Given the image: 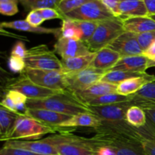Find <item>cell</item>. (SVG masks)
<instances>
[{
	"mask_svg": "<svg viewBox=\"0 0 155 155\" xmlns=\"http://www.w3.org/2000/svg\"><path fill=\"white\" fill-rule=\"evenodd\" d=\"M155 67V60H148V68H154Z\"/></svg>",
	"mask_w": 155,
	"mask_h": 155,
	"instance_id": "c3c4849f",
	"label": "cell"
},
{
	"mask_svg": "<svg viewBox=\"0 0 155 155\" xmlns=\"http://www.w3.org/2000/svg\"><path fill=\"white\" fill-rule=\"evenodd\" d=\"M76 24L78 26L80 30L82 32V42H85L90 39L93 33H95L97 28L98 22L97 21H78V20H74Z\"/></svg>",
	"mask_w": 155,
	"mask_h": 155,
	"instance_id": "1f68e13d",
	"label": "cell"
},
{
	"mask_svg": "<svg viewBox=\"0 0 155 155\" xmlns=\"http://www.w3.org/2000/svg\"><path fill=\"white\" fill-rule=\"evenodd\" d=\"M151 18H152L153 20H154V21H155V15H153V16H151Z\"/></svg>",
	"mask_w": 155,
	"mask_h": 155,
	"instance_id": "f907efd6",
	"label": "cell"
},
{
	"mask_svg": "<svg viewBox=\"0 0 155 155\" xmlns=\"http://www.w3.org/2000/svg\"><path fill=\"white\" fill-rule=\"evenodd\" d=\"M125 31L136 34L155 31V21L151 17H134L121 20Z\"/></svg>",
	"mask_w": 155,
	"mask_h": 155,
	"instance_id": "ffe728a7",
	"label": "cell"
},
{
	"mask_svg": "<svg viewBox=\"0 0 155 155\" xmlns=\"http://www.w3.org/2000/svg\"><path fill=\"white\" fill-rule=\"evenodd\" d=\"M148 16L143 0H121L118 8V18L120 20L134 17Z\"/></svg>",
	"mask_w": 155,
	"mask_h": 155,
	"instance_id": "ac0fdd59",
	"label": "cell"
},
{
	"mask_svg": "<svg viewBox=\"0 0 155 155\" xmlns=\"http://www.w3.org/2000/svg\"><path fill=\"white\" fill-rule=\"evenodd\" d=\"M132 99H133L132 95L126 96V95H120L116 92V93L107 94V95L89 100L85 104L87 106H102L120 102H125V101H131Z\"/></svg>",
	"mask_w": 155,
	"mask_h": 155,
	"instance_id": "484cf974",
	"label": "cell"
},
{
	"mask_svg": "<svg viewBox=\"0 0 155 155\" xmlns=\"http://www.w3.org/2000/svg\"><path fill=\"white\" fill-rule=\"evenodd\" d=\"M89 140L95 147L107 146L111 148L116 155H147L141 142L126 138L111 137L95 134Z\"/></svg>",
	"mask_w": 155,
	"mask_h": 155,
	"instance_id": "8992f818",
	"label": "cell"
},
{
	"mask_svg": "<svg viewBox=\"0 0 155 155\" xmlns=\"http://www.w3.org/2000/svg\"><path fill=\"white\" fill-rule=\"evenodd\" d=\"M138 42L143 51L148 49L151 44L155 42V31L146 32V33L137 34Z\"/></svg>",
	"mask_w": 155,
	"mask_h": 155,
	"instance_id": "d590c367",
	"label": "cell"
},
{
	"mask_svg": "<svg viewBox=\"0 0 155 155\" xmlns=\"http://www.w3.org/2000/svg\"><path fill=\"white\" fill-rule=\"evenodd\" d=\"M27 108H40L74 116L81 113H92L89 107L71 92H64L51 97L39 99L28 98Z\"/></svg>",
	"mask_w": 155,
	"mask_h": 155,
	"instance_id": "6da1fadb",
	"label": "cell"
},
{
	"mask_svg": "<svg viewBox=\"0 0 155 155\" xmlns=\"http://www.w3.org/2000/svg\"><path fill=\"white\" fill-rule=\"evenodd\" d=\"M101 120L99 117L92 113H81L73 116L69 120L62 124L60 127L67 128H76V127H89L94 130L99 127Z\"/></svg>",
	"mask_w": 155,
	"mask_h": 155,
	"instance_id": "cb8c5ba5",
	"label": "cell"
},
{
	"mask_svg": "<svg viewBox=\"0 0 155 155\" xmlns=\"http://www.w3.org/2000/svg\"><path fill=\"white\" fill-rule=\"evenodd\" d=\"M147 73H138V72H127V71H110L105 74V75L102 77L101 81L106 82V83H112V84L118 85L121 82L130 78L133 77H144L148 75Z\"/></svg>",
	"mask_w": 155,
	"mask_h": 155,
	"instance_id": "83f0119b",
	"label": "cell"
},
{
	"mask_svg": "<svg viewBox=\"0 0 155 155\" xmlns=\"http://www.w3.org/2000/svg\"><path fill=\"white\" fill-rule=\"evenodd\" d=\"M45 139L54 145L58 155H95V149L89 138H83L69 133H59Z\"/></svg>",
	"mask_w": 155,
	"mask_h": 155,
	"instance_id": "3957f363",
	"label": "cell"
},
{
	"mask_svg": "<svg viewBox=\"0 0 155 155\" xmlns=\"http://www.w3.org/2000/svg\"><path fill=\"white\" fill-rule=\"evenodd\" d=\"M18 3L16 2H1L0 3V12L2 15L12 16L18 12Z\"/></svg>",
	"mask_w": 155,
	"mask_h": 155,
	"instance_id": "f35d334b",
	"label": "cell"
},
{
	"mask_svg": "<svg viewBox=\"0 0 155 155\" xmlns=\"http://www.w3.org/2000/svg\"><path fill=\"white\" fill-rule=\"evenodd\" d=\"M54 51L61 57V59L71 58L90 54L87 45L81 40H76L61 36L54 45Z\"/></svg>",
	"mask_w": 155,
	"mask_h": 155,
	"instance_id": "4fadbf2b",
	"label": "cell"
},
{
	"mask_svg": "<svg viewBox=\"0 0 155 155\" xmlns=\"http://www.w3.org/2000/svg\"><path fill=\"white\" fill-rule=\"evenodd\" d=\"M5 147L21 148L28 150L36 154L43 155H58L54 145L48 143L45 139L40 140H10L5 142Z\"/></svg>",
	"mask_w": 155,
	"mask_h": 155,
	"instance_id": "5bb4252c",
	"label": "cell"
},
{
	"mask_svg": "<svg viewBox=\"0 0 155 155\" xmlns=\"http://www.w3.org/2000/svg\"><path fill=\"white\" fill-rule=\"evenodd\" d=\"M133 96L131 102L133 105H137L142 107L146 114L148 120L155 127V101L145 98Z\"/></svg>",
	"mask_w": 155,
	"mask_h": 155,
	"instance_id": "4dcf8cb0",
	"label": "cell"
},
{
	"mask_svg": "<svg viewBox=\"0 0 155 155\" xmlns=\"http://www.w3.org/2000/svg\"><path fill=\"white\" fill-rule=\"evenodd\" d=\"M8 66L11 71L20 74H22L27 68L24 59L12 55H11L8 60Z\"/></svg>",
	"mask_w": 155,
	"mask_h": 155,
	"instance_id": "836d02e7",
	"label": "cell"
},
{
	"mask_svg": "<svg viewBox=\"0 0 155 155\" xmlns=\"http://www.w3.org/2000/svg\"><path fill=\"white\" fill-rule=\"evenodd\" d=\"M133 95L139 98L155 101V81L148 83L142 89Z\"/></svg>",
	"mask_w": 155,
	"mask_h": 155,
	"instance_id": "e575fe53",
	"label": "cell"
},
{
	"mask_svg": "<svg viewBox=\"0 0 155 155\" xmlns=\"http://www.w3.org/2000/svg\"><path fill=\"white\" fill-rule=\"evenodd\" d=\"M61 0H18L27 12L42 8H57Z\"/></svg>",
	"mask_w": 155,
	"mask_h": 155,
	"instance_id": "f1b7e54d",
	"label": "cell"
},
{
	"mask_svg": "<svg viewBox=\"0 0 155 155\" xmlns=\"http://www.w3.org/2000/svg\"><path fill=\"white\" fill-rule=\"evenodd\" d=\"M149 59L144 54L142 55L122 57L110 71H122L127 72L146 73Z\"/></svg>",
	"mask_w": 155,
	"mask_h": 155,
	"instance_id": "2e32d148",
	"label": "cell"
},
{
	"mask_svg": "<svg viewBox=\"0 0 155 155\" xmlns=\"http://www.w3.org/2000/svg\"><path fill=\"white\" fill-rule=\"evenodd\" d=\"M26 21L33 27H40L41 24L45 21L37 10L31 11L29 12Z\"/></svg>",
	"mask_w": 155,
	"mask_h": 155,
	"instance_id": "ab89813d",
	"label": "cell"
},
{
	"mask_svg": "<svg viewBox=\"0 0 155 155\" xmlns=\"http://www.w3.org/2000/svg\"><path fill=\"white\" fill-rule=\"evenodd\" d=\"M0 155H43L36 154L28 150L21 149V148H14L9 147L3 146L0 150Z\"/></svg>",
	"mask_w": 155,
	"mask_h": 155,
	"instance_id": "74e56055",
	"label": "cell"
},
{
	"mask_svg": "<svg viewBox=\"0 0 155 155\" xmlns=\"http://www.w3.org/2000/svg\"><path fill=\"white\" fill-rule=\"evenodd\" d=\"M143 54L145 57L148 58L150 60H154L155 59V42H153L151 46L145 50L143 52Z\"/></svg>",
	"mask_w": 155,
	"mask_h": 155,
	"instance_id": "7dc6e473",
	"label": "cell"
},
{
	"mask_svg": "<svg viewBox=\"0 0 155 155\" xmlns=\"http://www.w3.org/2000/svg\"><path fill=\"white\" fill-rule=\"evenodd\" d=\"M133 105L131 101L116 103L102 106H88L91 112L100 118L101 122L109 124H127L126 114Z\"/></svg>",
	"mask_w": 155,
	"mask_h": 155,
	"instance_id": "8fae6325",
	"label": "cell"
},
{
	"mask_svg": "<svg viewBox=\"0 0 155 155\" xmlns=\"http://www.w3.org/2000/svg\"><path fill=\"white\" fill-rule=\"evenodd\" d=\"M143 2L148 11V16L155 15V0H143Z\"/></svg>",
	"mask_w": 155,
	"mask_h": 155,
	"instance_id": "bcb514c9",
	"label": "cell"
},
{
	"mask_svg": "<svg viewBox=\"0 0 155 155\" xmlns=\"http://www.w3.org/2000/svg\"><path fill=\"white\" fill-rule=\"evenodd\" d=\"M44 21L52 19L63 20L64 17L57 9L54 8H42L37 10Z\"/></svg>",
	"mask_w": 155,
	"mask_h": 155,
	"instance_id": "8d00e7d4",
	"label": "cell"
},
{
	"mask_svg": "<svg viewBox=\"0 0 155 155\" xmlns=\"http://www.w3.org/2000/svg\"><path fill=\"white\" fill-rule=\"evenodd\" d=\"M1 106L5 107V108L8 109V110H12V111L15 112V113H18V110H17V107L16 104H15L13 101L9 98L8 95H5V97L3 98V99L1 101ZM19 114V113H18Z\"/></svg>",
	"mask_w": 155,
	"mask_h": 155,
	"instance_id": "ee69618b",
	"label": "cell"
},
{
	"mask_svg": "<svg viewBox=\"0 0 155 155\" xmlns=\"http://www.w3.org/2000/svg\"><path fill=\"white\" fill-rule=\"evenodd\" d=\"M1 28H9L20 31L29 33H39V34H53L57 39L61 36V28H47L43 27H33L29 24L26 20L2 22Z\"/></svg>",
	"mask_w": 155,
	"mask_h": 155,
	"instance_id": "e0dca14e",
	"label": "cell"
},
{
	"mask_svg": "<svg viewBox=\"0 0 155 155\" xmlns=\"http://www.w3.org/2000/svg\"><path fill=\"white\" fill-rule=\"evenodd\" d=\"M5 90H16L24 94L30 99H39L51 97L52 95L61 93V91L52 90L50 89L42 87L32 82L24 74H21L19 77L11 80L5 86Z\"/></svg>",
	"mask_w": 155,
	"mask_h": 155,
	"instance_id": "30bf717a",
	"label": "cell"
},
{
	"mask_svg": "<svg viewBox=\"0 0 155 155\" xmlns=\"http://www.w3.org/2000/svg\"><path fill=\"white\" fill-rule=\"evenodd\" d=\"M107 47L119 53L121 57L142 55L144 52L138 42L137 34L128 31L121 33Z\"/></svg>",
	"mask_w": 155,
	"mask_h": 155,
	"instance_id": "7c38bea8",
	"label": "cell"
},
{
	"mask_svg": "<svg viewBox=\"0 0 155 155\" xmlns=\"http://www.w3.org/2000/svg\"><path fill=\"white\" fill-rule=\"evenodd\" d=\"M95 155H116L111 148L107 146L95 147Z\"/></svg>",
	"mask_w": 155,
	"mask_h": 155,
	"instance_id": "f6af8a7d",
	"label": "cell"
},
{
	"mask_svg": "<svg viewBox=\"0 0 155 155\" xmlns=\"http://www.w3.org/2000/svg\"><path fill=\"white\" fill-rule=\"evenodd\" d=\"M118 85L106 83V82L99 81L95 84L89 86L88 89H85L83 92H80L77 96L83 102L86 103L89 100L102 96L110 93H116Z\"/></svg>",
	"mask_w": 155,
	"mask_h": 155,
	"instance_id": "7402d4cb",
	"label": "cell"
},
{
	"mask_svg": "<svg viewBox=\"0 0 155 155\" xmlns=\"http://www.w3.org/2000/svg\"><path fill=\"white\" fill-rule=\"evenodd\" d=\"M64 18L78 21L99 22L113 19L117 17L103 4L101 0H91L78 8L66 14Z\"/></svg>",
	"mask_w": 155,
	"mask_h": 155,
	"instance_id": "52a82bcc",
	"label": "cell"
},
{
	"mask_svg": "<svg viewBox=\"0 0 155 155\" xmlns=\"http://www.w3.org/2000/svg\"><path fill=\"white\" fill-rule=\"evenodd\" d=\"M24 115L52 127H60L62 124L69 120L73 117L40 108H27L24 112Z\"/></svg>",
	"mask_w": 155,
	"mask_h": 155,
	"instance_id": "9a60e30c",
	"label": "cell"
},
{
	"mask_svg": "<svg viewBox=\"0 0 155 155\" xmlns=\"http://www.w3.org/2000/svg\"><path fill=\"white\" fill-rule=\"evenodd\" d=\"M61 28V36L68 39L81 40L82 32L74 20L64 18V19L62 20V26Z\"/></svg>",
	"mask_w": 155,
	"mask_h": 155,
	"instance_id": "f546056e",
	"label": "cell"
},
{
	"mask_svg": "<svg viewBox=\"0 0 155 155\" xmlns=\"http://www.w3.org/2000/svg\"><path fill=\"white\" fill-rule=\"evenodd\" d=\"M126 120L130 125L140 128L146 125L148 122L146 114L142 107L137 105H132L129 107L126 114Z\"/></svg>",
	"mask_w": 155,
	"mask_h": 155,
	"instance_id": "4316f807",
	"label": "cell"
},
{
	"mask_svg": "<svg viewBox=\"0 0 155 155\" xmlns=\"http://www.w3.org/2000/svg\"><path fill=\"white\" fill-rule=\"evenodd\" d=\"M27 49L26 48L24 42H21V41H18L12 48V51H11V55L16 56V57L24 59L26 57V54H27Z\"/></svg>",
	"mask_w": 155,
	"mask_h": 155,
	"instance_id": "60d3db41",
	"label": "cell"
},
{
	"mask_svg": "<svg viewBox=\"0 0 155 155\" xmlns=\"http://www.w3.org/2000/svg\"><path fill=\"white\" fill-rule=\"evenodd\" d=\"M74 128L52 127L42 124L24 114L18 117L12 131L1 141L10 140H37L49 133H69Z\"/></svg>",
	"mask_w": 155,
	"mask_h": 155,
	"instance_id": "7a4b0ae2",
	"label": "cell"
},
{
	"mask_svg": "<svg viewBox=\"0 0 155 155\" xmlns=\"http://www.w3.org/2000/svg\"><path fill=\"white\" fill-rule=\"evenodd\" d=\"M96 52H91L86 55L79 56L71 58L61 59L62 72L64 74L80 72L90 67L92 61L95 57Z\"/></svg>",
	"mask_w": 155,
	"mask_h": 155,
	"instance_id": "603a6c76",
	"label": "cell"
},
{
	"mask_svg": "<svg viewBox=\"0 0 155 155\" xmlns=\"http://www.w3.org/2000/svg\"><path fill=\"white\" fill-rule=\"evenodd\" d=\"M91 0H61L57 7V10L64 16L66 14L78 8Z\"/></svg>",
	"mask_w": 155,
	"mask_h": 155,
	"instance_id": "d6a6232c",
	"label": "cell"
},
{
	"mask_svg": "<svg viewBox=\"0 0 155 155\" xmlns=\"http://www.w3.org/2000/svg\"><path fill=\"white\" fill-rule=\"evenodd\" d=\"M121 55L109 47H105L96 52L90 67L109 71L121 58Z\"/></svg>",
	"mask_w": 155,
	"mask_h": 155,
	"instance_id": "d6986e66",
	"label": "cell"
},
{
	"mask_svg": "<svg viewBox=\"0 0 155 155\" xmlns=\"http://www.w3.org/2000/svg\"><path fill=\"white\" fill-rule=\"evenodd\" d=\"M101 1L115 15V17L118 18V8L121 0H101Z\"/></svg>",
	"mask_w": 155,
	"mask_h": 155,
	"instance_id": "7bdbcfd3",
	"label": "cell"
},
{
	"mask_svg": "<svg viewBox=\"0 0 155 155\" xmlns=\"http://www.w3.org/2000/svg\"><path fill=\"white\" fill-rule=\"evenodd\" d=\"M23 74L32 82L42 87L61 92L68 91L65 74L62 71L26 68Z\"/></svg>",
	"mask_w": 155,
	"mask_h": 155,
	"instance_id": "ba28073f",
	"label": "cell"
},
{
	"mask_svg": "<svg viewBox=\"0 0 155 155\" xmlns=\"http://www.w3.org/2000/svg\"><path fill=\"white\" fill-rule=\"evenodd\" d=\"M1 2H16L18 3V0H0Z\"/></svg>",
	"mask_w": 155,
	"mask_h": 155,
	"instance_id": "681fc988",
	"label": "cell"
},
{
	"mask_svg": "<svg viewBox=\"0 0 155 155\" xmlns=\"http://www.w3.org/2000/svg\"><path fill=\"white\" fill-rule=\"evenodd\" d=\"M107 72L108 71L89 67L80 72L65 74L67 89L77 95L92 85L101 81Z\"/></svg>",
	"mask_w": 155,
	"mask_h": 155,
	"instance_id": "9c48e42d",
	"label": "cell"
},
{
	"mask_svg": "<svg viewBox=\"0 0 155 155\" xmlns=\"http://www.w3.org/2000/svg\"><path fill=\"white\" fill-rule=\"evenodd\" d=\"M21 114H22L15 113L2 106L0 107V139L4 138L12 131L18 117Z\"/></svg>",
	"mask_w": 155,
	"mask_h": 155,
	"instance_id": "d4e9b609",
	"label": "cell"
},
{
	"mask_svg": "<svg viewBox=\"0 0 155 155\" xmlns=\"http://www.w3.org/2000/svg\"><path fill=\"white\" fill-rule=\"evenodd\" d=\"M155 81V76L148 74L144 77H133L126 80L118 84L117 93L126 96L136 94L148 83Z\"/></svg>",
	"mask_w": 155,
	"mask_h": 155,
	"instance_id": "44dd1931",
	"label": "cell"
},
{
	"mask_svg": "<svg viewBox=\"0 0 155 155\" xmlns=\"http://www.w3.org/2000/svg\"><path fill=\"white\" fill-rule=\"evenodd\" d=\"M154 60H155V59H154Z\"/></svg>",
	"mask_w": 155,
	"mask_h": 155,
	"instance_id": "816d5d0a",
	"label": "cell"
},
{
	"mask_svg": "<svg viewBox=\"0 0 155 155\" xmlns=\"http://www.w3.org/2000/svg\"><path fill=\"white\" fill-rule=\"evenodd\" d=\"M141 145L147 155H155V140L154 139L143 138Z\"/></svg>",
	"mask_w": 155,
	"mask_h": 155,
	"instance_id": "b9f144b4",
	"label": "cell"
},
{
	"mask_svg": "<svg viewBox=\"0 0 155 155\" xmlns=\"http://www.w3.org/2000/svg\"><path fill=\"white\" fill-rule=\"evenodd\" d=\"M124 31L122 21L120 18L99 21L95 33L86 44L91 52H97L108 46Z\"/></svg>",
	"mask_w": 155,
	"mask_h": 155,
	"instance_id": "277c9868",
	"label": "cell"
},
{
	"mask_svg": "<svg viewBox=\"0 0 155 155\" xmlns=\"http://www.w3.org/2000/svg\"><path fill=\"white\" fill-rule=\"evenodd\" d=\"M24 61L27 68L32 69L62 71L61 61L45 44L27 49Z\"/></svg>",
	"mask_w": 155,
	"mask_h": 155,
	"instance_id": "5b68a950",
	"label": "cell"
}]
</instances>
